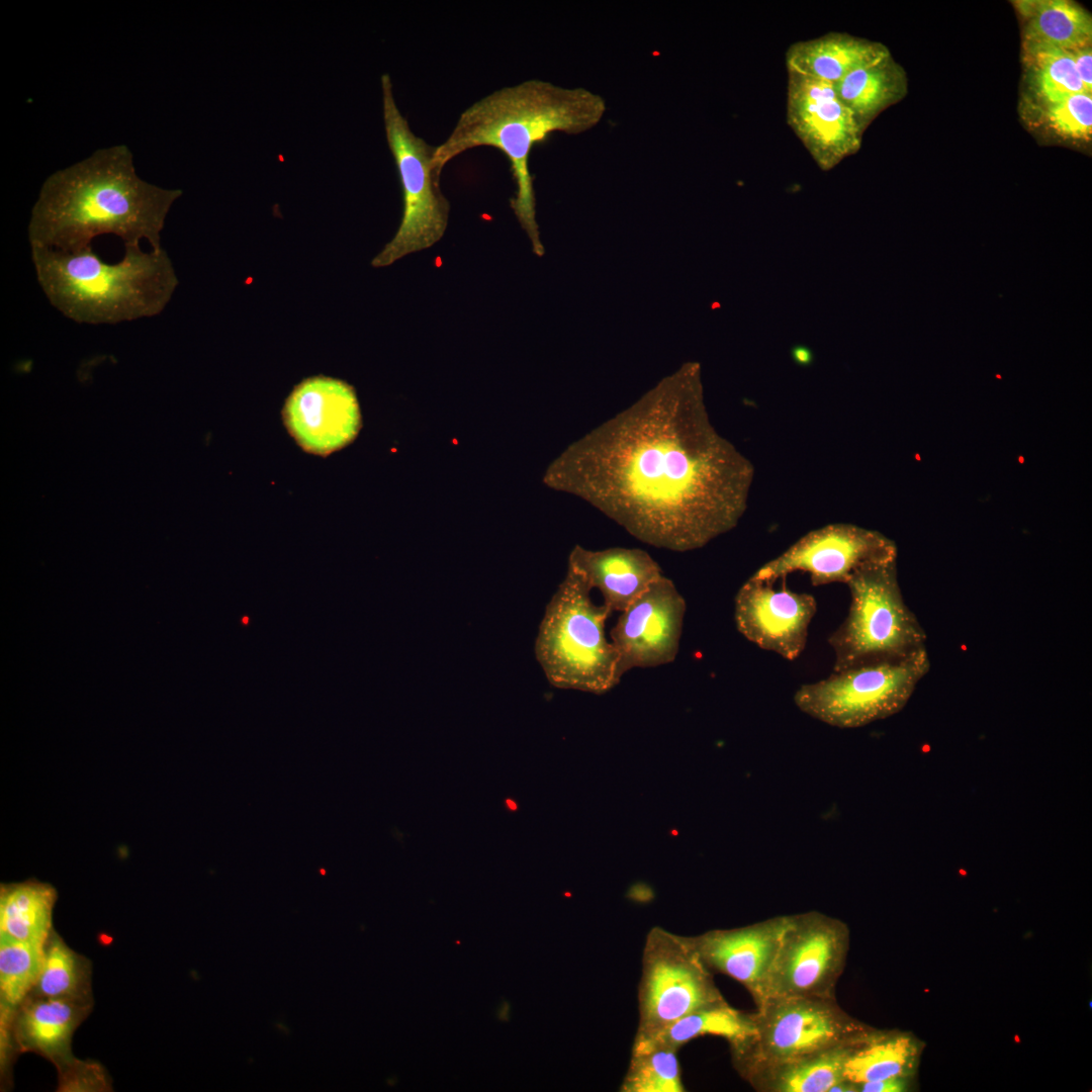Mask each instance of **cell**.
Here are the masks:
<instances>
[{
    "label": "cell",
    "mask_w": 1092,
    "mask_h": 1092,
    "mask_svg": "<svg viewBox=\"0 0 1092 1092\" xmlns=\"http://www.w3.org/2000/svg\"><path fill=\"white\" fill-rule=\"evenodd\" d=\"M897 557L895 543L885 535L853 524L836 523L812 530L751 576L775 583L802 571L812 585L844 583L863 565Z\"/></svg>",
    "instance_id": "obj_12"
},
{
    "label": "cell",
    "mask_w": 1092,
    "mask_h": 1092,
    "mask_svg": "<svg viewBox=\"0 0 1092 1092\" xmlns=\"http://www.w3.org/2000/svg\"><path fill=\"white\" fill-rule=\"evenodd\" d=\"M929 667L926 648L864 661L801 686L794 703L803 713L830 726L862 727L899 713Z\"/></svg>",
    "instance_id": "obj_7"
},
{
    "label": "cell",
    "mask_w": 1092,
    "mask_h": 1092,
    "mask_svg": "<svg viewBox=\"0 0 1092 1092\" xmlns=\"http://www.w3.org/2000/svg\"><path fill=\"white\" fill-rule=\"evenodd\" d=\"M44 942L0 937V1024L13 1023L19 1005L34 987Z\"/></svg>",
    "instance_id": "obj_28"
},
{
    "label": "cell",
    "mask_w": 1092,
    "mask_h": 1092,
    "mask_svg": "<svg viewBox=\"0 0 1092 1092\" xmlns=\"http://www.w3.org/2000/svg\"><path fill=\"white\" fill-rule=\"evenodd\" d=\"M755 1033L753 1012L737 1010L724 1001L679 1018L652 1040L632 1048L661 1044L678 1051L697 1037L715 1035L725 1038L730 1050H735L747 1043Z\"/></svg>",
    "instance_id": "obj_26"
},
{
    "label": "cell",
    "mask_w": 1092,
    "mask_h": 1092,
    "mask_svg": "<svg viewBox=\"0 0 1092 1092\" xmlns=\"http://www.w3.org/2000/svg\"><path fill=\"white\" fill-rule=\"evenodd\" d=\"M606 110L601 95L581 87L564 88L539 79L504 87L460 114L449 136L435 147L434 170L440 176L450 161L474 148L491 147L502 152L516 184L511 206L534 253L542 256L530 153L554 132L578 134L593 128Z\"/></svg>",
    "instance_id": "obj_3"
},
{
    "label": "cell",
    "mask_w": 1092,
    "mask_h": 1092,
    "mask_svg": "<svg viewBox=\"0 0 1092 1092\" xmlns=\"http://www.w3.org/2000/svg\"><path fill=\"white\" fill-rule=\"evenodd\" d=\"M774 584L750 576L741 585L734 600L735 625L759 648L795 660L806 647L817 602L810 594Z\"/></svg>",
    "instance_id": "obj_15"
},
{
    "label": "cell",
    "mask_w": 1092,
    "mask_h": 1092,
    "mask_svg": "<svg viewBox=\"0 0 1092 1092\" xmlns=\"http://www.w3.org/2000/svg\"><path fill=\"white\" fill-rule=\"evenodd\" d=\"M788 920L789 915L776 916L738 928L710 930L690 939L709 970L743 985L757 1007Z\"/></svg>",
    "instance_id": "obj_17"
},
{
    "label": "cell",
    "mask_w": 1092,
    "mask_h": 1092,
    "mask_svg": "<svg viewBox=\"0 0 1092 1092\" xmlns=\"http://www.w3.org/2000/svg\"><path fill=\"white\" fill-rule=\"evenodd\" d=\"M58 1091L105 1092L111 1091V1080L103 1066L95 1061L73 1058L58 1069Z\"/></svg>",
    "instance_id": "obj_32"
},
{
    "label": "cell",
    "mask_w": 1092,
    "mask_h": 1092,
    "mask_svg": "<svg viewBox=\"0 0 1092 1092\" xmlns=\"http://www.w3.org/2000/svg\"><path fill=\"white\" fill-rule=\"evenodd\" d=\"M726 1001L690 936L652 927L646 935L633 1045L646 1043L679 1018Z\"/></svg>",
    "instance_id": "obj_10"
},
{
    "label": "cell",
    "mask_w": 1092,
    "mask_h": 1092,
    "mask_svg": "<svg viewBox=\"0 0 1092 1092\" xmlns=\"http://www.w3.org/2000/svg\"><path fill=\"white\" fill-rule=\"evenodd\" d=\"M1032 86L1045 104L1076 93H1088L1075 68L1070 51L1055 48L1024 50Z\"/></svg>",
    "instance_id": "obj_30"
},
{
    "label": "cell",
    "mask_w": 1092,
    "mask_h": 1092,
    "mask_svg": "<svg viewBox=\"0 0 1092 1092\" xmlns=\"http://www.w3.org/2000/svg\"><path fill=\"white\" fill-rule=\"evenodd\" d=\"M1024 18L1023 49L1075 51L1091 47L1092 20L1082 7L1066 0L1020 1Z\"/></svg>",
    "instance_id": "obj_22"
},
{
    "label": "cell",
    "mask_w": 1092,
    "mask_h": 1092,
    "mask_svg": "<svg viewBox=\"0 0 1092 1092\" xmlns=\"http://www.w3.org/2000/svg\"><path fill=\"white\" fill-rule=\"evenodd\" d=\"M590 590L567 568L546 607L534 650L552 686L604 694L622 676L618 652L605 634V623L613 612L595 604Z\"/></svg>",
    "instance_id": "obj_5"
},
{
    "label": "cell",
    "mask_w": 1092,
    "mask_h": 1092,
    "mask_svg": "<svg viewBox=\"0 0 1092 1092\" xmlns=\"http://www.w3.org/2000/svg\"><path fill=\"white\" fill-rule=\"evenodd\" d=\"M1049 125L1059 134L1074 140H1089L1092 133V95L1076 93L1045 104Z\"/></svg>",
    "instance_id": "obj_31"
},
{
    "label": "cell",
    "mask_w": 1092,
    "mask_h": 1092,
    "mask_svg": "<svg viewBox=\"0 0 1092 1092\" xmlns=\"http://www.w3.org/2000/svg\"><path fill=\"white\" fill-rule=\"evenodd\" d=\"M687 605L664 574L631 603L611 630L623 676L632 668L672 662L679 650Z\"/></svg>",
    "instance_id": "obj_13"
},
{
    "label": "cell",
    "mask_w": 1092,
    "mask_h": 1092,
    "mask_svg": "<svg viewBox=\"0 0 1092 1092\" xmlns=\"http://www.w3.org/2000/svg\"><path fill=\"white\" fill-rule=\"evenodd\" d=\"M383 121L387 145L397 170L402 215L392 239L372 259L375 268L429 249L444 236L450 204L433 167L435 147L418 136L400 112L388 74L381 76Z\"/></svg>",
    "instance_id": "obj_8"
},
{
    "label": "cell",
    "mask_w": 1092,
    "mask_h": 1092,
    "mask_svg": "<svg viewBox=\"0 0 1092 1092\" xmlns=\"http://www.w3.org/2000/svg\"><path fill=\"white\" fill-rule=\"evenodd\" d=\"M181 194L141 179L127 146L99 149L46 179L28 222L30 247L76 252L107 234L124 247L146 240L161 249L166 216Z\"/></svg>",
    "instance_id": "obj_2"
},
{
    "label": "cell",
    "mask_w": 1092,
    "mask_h": 1092,
    "mask_svg": "<svg viewBox=\"0 0 1092 1092\" xmlns=\"http://www.w3.org/2000/svg\"><path fill=\"white\" fill-rule=\"evenodd\" d=\"M846 585L847 616L827 639L834 653L833 670L926 648L924 629L899 585L897 557L863 565Z\"/></svg>",
    "instance_id": "obj_6"
},
{
    "label": "cell",
    "mask_w": 1092,
    "mask_h": 1092,
    "mask_svg": "<svg viewBox=\"0 0 1092 1092\" xmlns=\"http://www.w3.org/2000/svg\"><path fill=\"white\" fill-rule=\"evenodd\" d=\"M93 1000L48 998L28 995L19 1005L13 1036L18 1054L35 1053L57 1069L70 1062L72 1036L90 1014Z\"/></svg>",
    "instance_id": "obj_19"
},
{
    "label": "cell",
    "mask_w": 1092,
    "mask_h": 1092,
    "mask_svg": "<svg viewBox=\"0 0 1092 1092\" xmlns=\"http://www.w3.org/2000/svg\"><path fill=\"white\" fill-rule=\"evenodd\" d=\"M676 1054L677 1050L661 1044L632 1048L629 1068L620 1091H686Z\"/></svg>",
    "instance_id": "obj_29"
},
{
    "label": "cell",
    "mask_w": 1092,
    "mask_h": 1092,
    "mask_svg": "<svg viewBox=\"0 0 1092 1092\" xmlns=\"http://www.w3.org/2000/svg\"><path fill=\"white\" fill-rule=\"evenodd\" d=\"M832 85L862 130L906 93L905 74L891 54L854 69Z\"/></svg>",
    "instance_id": "obj_23"
},
{
    "label": "cell",
    "mask_w": 1092,
    "mask_h": 1092,
    "mask_svg": "<svg viewBox=\"0 0 1092 1092\" xmlns=\"http://www.w3.org/2000/svg\"><path fill=\"white\" fill-rule=\"evenodd\" d=\"M913 1077H894L856 1084L857 1092H905L911 1087Z\"/></svg>",
    "instance_id": "obj_33"
},
{
    "label": "cell",
    "mask_w": 1092,
    "mask_h": 1092,
    "mask_svg": "<svg viewBox=\"0 0 1092 1092\" xmlns=\"http://www.w3.org/2000/svg\"><path fill=\"white\" fill-rule=\"evenodd\" d=\"M756 1008L755 1035L730 1050L733 1065L745 1080L764 1068L849 1043L871 1028L835 999L771 998Z\"/></svg>",
    "instance_id": "obj_9"
},
{
    "label": "cell",
    "mask_w": 1092,
    "mask_h": 1092,
    "mask_svg": "<svg viewBox=\"0 0 1092 1092\" xmlns=\"http://www.w3.org/2000/svg\"><path fill=\"white\" fill-rule=\"evenodd\" d=\"M567 568L590 589L598 588L612 612L624 611L663 573L652 556L640 548L611 547L590 550L574 546Z\"/></svg>",
    "instance_id": "obj_18"
},
{
    "label": "cell",
    "mask_w": 1092,
    "mask_h": 1092,
    "mask_svg": "<svg viewBox=\"0 0 1092 1092\" xmlns=\"http://www.w3.org/2000/svg\"><path fill=\"white\" fill-rule=\"evenodd\" d=\"M1078 76L1088 93L1092 92V51L1091 47L1070 51Z\"/></svg>",
    "instance_id": "obj_34"
},
{
    "label": "cell",
    "mask_w": 1092,
    "mask_h": 1092,
    "mask_svg": "<svg viewBox=\"0 0 1092 1092\" xmlns=\"http://www.w3.org/2000/svg\"><path fill=\"white\" fill-rule=\"evenodd\" d=\"M283 418L296 442L317 455H328L352 442L361 424L354 388L323 375L306 378L293 388Z\"/></svg>",
    "instance_id": "obj_16"
},
{
    "label": "cell",
    "mask_w": 1092,
    "mask_h": 1092,
    "mask_svg": "<svg viewBox=\"0 0 1092 1092\" xmlns=\"http://www.w3.org/2000/svg\"><path fill=\"white\" fill-rule=\"evenodd\" d=\"M849 942V929L840 919L817 911L789 915L761 1004L771 998L835 999Z\"/></svg>",
    "instance_id": "obj_11"
},
{
    "label": "cell",
    "mask_w": 1092,
    "mask_h": 1092,
    "mask_svg": "<svg viewBox=\"0 0 1092 1092\" xmlns=\"http://www.w3.org/2000/svg\"><path fill=\"white\" fill-rule=\"evenodd\" d=\"M853 1041L764 1068L745 1081L760 1092H829L844 1079V1062Z\"/></svg>",
    "instance_id": "obj_25"
},
{
    "label": "cell",
    "mask_w": 1092,
    "mask_h": 1092,
    "mask_svg": "<svg viewBox=\"0 0 1092 1092\" xmlns=\"http://www.w3.org/2000/svg\"><path fill=\"white\" fill-rule=\"evenodd\" d=\"M787 121L823 171L860 149L863 130L830 82L788 70Z\"/></svg>",
    "instance_id": "obj_14"
},
{
    "label": "cell",
    "mask_w": 1092,
    "mask_h": 1092,
    "mask_svg": "<svg viewBox=\"0 0 1092 1092\" xmlns=\"http://www.w3.org/2000/svg\"><path fill=\"white\" fill-rule=\"evenodd\" d=\"M57 890L29 879L0 887V937L46 941L53 927Z\"/></svg>",
    "instance_id": "obj_24"
},
{
    "label": "cell",
    "mask_w": 1092,
    "mask_h": 1092,
    "mask_svg": "<svg viewBox=\"0 0 1092 1092\" xmlns=\"http://www.w3.org/2000/svg\"><path fill=\"white\" fill-rule=\"evenodd\" d=\"M755 468L711 423L701 366L684 363L570 444L543 481L660 549H701L737 527Z\"/></svg>",
    "instance_id": "obj_1"
},
{
    "label": "cell",
    "mask_w": 1092,
    "mask_h": 1092,
    "mask_svg": "<svg viewBox=\"0 0 1092 1092\" xmlns=\"http://www.w3.org/2000/svg\"><path fill=\"white\" fill-rule=\"evenodd\" d=\"M890 54L879 42L845 32H829L792 43L786 52L787 70L835 83L854 69Z\"/></svg>",
    "instance_id": "obj_21"
},
{
    "label": "cell",
    "mask_w": 1092,
    "mask_h": 1092,
    "mask_svg": "<svg viewBox=\"0 0 1092 1092\" xmlns=\"http://www.w3.org/2000/svg\"><path fill=\"white\" fill-rule=\"evenodd\" d=\"M28 995L93 1000L91 961L72 949L55 928L44 942L40 972Z\"/></svg>",
    "instance_id": "obj_27"
},
{
    "label": "cell",
    "mask_w": 1092,
    "mask_h": 1092,
    "mask_svg": "<svg viewBox=\"0 0 1092 1092\" xmlns=\"http://www.w3.org/2000/svg\"><path fill=\"white\" fill-rule=\"evenodd\" d=\"M911 1032L870 1028L847 1053L843 1077L854 1084L894 1077H914L922 1052Z\"/></svg>",
    "instance_id": "obj_20"
},
{
    "label": "cell",
    "mask_w": 1092,
    "mask_h": 1092,
    "mask_svg": "<svg viewBox=\"0 0 1092 1092\" xmlns=\"http://www.w3.org/2000/svg\"><path fill=\"white\" fill-rule=\"evenodd\" d=\"M124 250L113 264L92 247L76 252L33 247L31 258L52 305L76 323L117 324L161 313L178 285L170 258L162 248Z\"/></svg>",
    "instance_id": "obj_4"
},
{
    "label": "cell",
    "mask_w": 1092,
    "mask_h": 1092,
    "mask_svg": "<svg viewBox=\"0 0 1092 1092\" xmlns=\"http://www.w3.org/2000/svg\"><path fill=\"white\" fill-rule=\"evenodd\" d=\"M793 356H794V359L797 362L801 363V364L809 363L811 361V359H812V354H811L810 350H808L804 346L795 347L793 349Z\"/></svg>",
    "instance_id": "obj_35"
}]
</instances>
